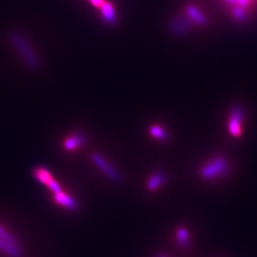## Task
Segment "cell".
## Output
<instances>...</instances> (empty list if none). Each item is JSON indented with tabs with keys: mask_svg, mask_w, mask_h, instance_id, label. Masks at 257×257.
<instances>
[{
	"mask_svg": "<svg viewBox=\"0 0 257 257\" xmlns=\"http://www.w3.org/2000/svg\"><path fill=\"white\" fill-rule=\"evenodd\" d=\"M0 239H3L5 241H8V242L13 243V244H18V240L12 236L6 229H4L1 225H0Z\"/></svg>",
	"mask_w": 257,
	"mask_h": 257,
	"instance_id": "4fadbf2b",
	"label": "cell"
},
{
	"mask_svg": "<svg viewBox=\"0 0 257 257\" xmlns=\"http://www.w3.org/2000/svg\"><path fill=\"white\" fill-rule=\"evenodd\" d=\"M243 112L240 109H236L232 111L229 119V131L233 136H239L242 131Z\"/></svg>",
	"mask_w": 257,
	"mask_h": 257,
	"instance_id": "277c9868",
	"label": "cell"
},
{
	"mask_svg": "<svg viewBox=\"0 0 257 257\" xmlns=\"http://www.w3.org/2000/svg\"><path fill=\"white\" fill-rule=\"evenodd\" d=\"M53 193H60V192H62V189L60 188V186H59V184L55 181V180H54V179H52L47 185H46Z\"/></svg>",
	"mask_w": 257,
	"mask_h": 257,
	"instance_id": "9a60e30c",
	"label": "cell"
},
{
	"mask_svg": "<svg viewBox=\"0 0 257 257\" xmlns=\"http://www.w3.org/2000/svg\"><path fill=\"white\" fill-rule=\"evenodd\" d=\"M10 40L13 46L19 52L25 62L29 65L31 68H37L38 60L37 55L31 49L30 45L26 41V39L18 33H13L10 36Z\"/></svg>",
	"mask_w": 257,
	"mask_h": 257,
	"instance_id": "6da1fadb",
	"label": "cell"
},
{
	"mask_svg": "<svg viewBox=\"0 0 257 257\" xmlns=\"http://www.w3.org/2000/svg\"><path fill=\"white\" fill-rule=\"evenodd\" d=\"M176 240L178 244L182 247H187L189 245V234L186 228H179L176 232Z\"/></svg>",
	"mask_w": 257,
	"mask_h": 257,
	"instance_id": "7c38bea8",
	"label": "cell"
},
{
	"mask_svg": "<svg viewBox=\"0 0 257 257\" xmlns=\"http://www.w3.org/2000/svg\"><path fill=\"white\" fill-rule=\"evenodd\" d=\"M228 170V162L224 157H215L206 163L200 170V175L205 179H214L225 174Z\"/></svg>",
	"mask_w": 257,
	"mask_h": 257,
	"instance_id": "7a4b0ae2",
	"label": "cell"
},
{
	"mask_svg": "<svg viewBox=\"0 0 257 257\" xmlns=\"http://www.w3.org/2000/svg\"><path fill=\"white\" fill-rule=\"evenodd\" d=\"M100 11H101L103 18L106 19V21L110 22V23L114 22L115 20V12H114L113 7L110 3L104 2L103 5L100 7Z\"/></svg>",
	"mask_w": 257,
	"mask_h": 257,
	"instance_id": "30bf717a",
	"label": "cell"
},
{
	"mask_svg": "<svg viewBox=\"0 0 257 257\" xmlns=\"http://www.w3.org/2000/svg\"><path fill=\"white\" fill-rule=\"evenodd\" d=\"M34 176L37 181L42 183L44 185H47L52 179V174L51 172L48 171L46 168L43 167H38L34 171Z\"/></svg>",
	"mask_w": 257,
	"mask_h": 257,
	"instance_id": "9c48e42d",
	"label": "cell"
},
{
	"mask_svg": "<svg viewBox=\"0 0 257 257\" xmlns=\"http://www.w3.org/2000/svg\"><path fill=\"white\" fill-rule=\"evenodd\" d=\"M150 135L156 139H159V140H168V134L167 132L165 131V129L163 128H161L160 126H157V125H152L150 128Z\"/></svg>",
	"mask_w": 257,
	"mask_h": 257,
	"instance_id": "8fae6325",
	"label": "cell"
},
{
	"mask_svg": "<svg viewBox=\"0 0 257 257\" xmlns=\"http://www.w3.org/2000/svg\"><path fill=\"white\" fill-rule=\"evenodd\" d=\"M90 1L92 2V5H94L95 7H98V8H100L103 5V3L105 2V0H90Z\"/></svg>",
	"mask_w": 257,
	"mask_h": 257,
	"instance_id": "2e32d148",
	"label": "cell"
},
{
	"mask_svg": "<svg viewBox=\"0 0 257 257\" xmlns=\"http://www.w3.org/2000/svg\"><path fill=\"white\" fill-rule=\"evenodd\" d=\"M0 252L10 257H21L22 252L18 244H13L3 239H0Z\"/></svg>",
	"mask_w": 257,
	"mask_h": 257,
	"instance_id": "8992f818",
	"label": "cell"
},
{
	"mask_svg": "<svg viewBox=\"0 0 257 257\" xmlns=\"http://www.w3.org/2000/svg\"><path fill=\"white\" fill-rule=\"evenodd\" d=\"M54 198H55V201L57 204L63 206L66 209L74 211V210H76L78 208V203L76 202V200L73 197L66 194L63 192L55 193Z\"/></svg>",
	"mask_w": 257,
	"mask_h": 257,
	"instance_id": "5b68a950",
	"label": "cell"
},
{
	"mask_svg": "<svg viewBox=\"0 0 257 257\" xmlns=\"http://www.w3.org/2000/svg\"><path fill=\"white\" fill-rule=\"evenodd\" d=\"M91 157L94 165L102 171L108 178L115 182H118L121 179L120 173L116 169H114V167L111 164H110L103 156H101L98 153H92Z\"/></svg>",
	"mask_w": 257,
	"mask_h": 257,
	"instance_id": "3957f363",
	"label": "cell"
},
{
	"mask_svg": "<svg viewBox=\"0 0 257 257\" xmlns=\"http://www.w3.org/2000/svg\"><path fill=\"white\" fill-rule=\"evenodd\" d=\"M165 182V174L160 171L154 172L150 177L147 183V188L150 192L157 190Z\"/></svg>",
	"mask_w": 257,
	"mask_h": 257,
	"instance_id": "ba28073f",
	"label": "cell"
},
{
	"mask_svg": "<svg viewBox=\"0 0 257 257\" xmlns=\"http://www.w3.org/2000/svg\"><path fill=\"white\" fill-rule=\"evenodd\" d=\"M188 13H189V15L193 18L195 21L199 22V23H202V22L204 21L201 14L194 7H190L188 9Z\"/></svg>",
	"mask_w": 257,
	"mask_h": 257,
	"instance_id": "5bb4252c",
	"label": "cell"
},
{
	"mask_svg": "<svg viewBox=\"0 0 257 257\" xmlns=\"http://www.w3.org/2000/svg\"><path fill=\"white\" fill-rule=\"evenodd\" d=\"M87 141L85 136L79 132L74 133L68 137L64 141V148L67 150H75L76 148L84 145Z\"/></svg>",
	"mask_w": 257,
	"mask_h": 257,
	"instance_id": "52a82bcc",
	"label": "cell"
},
{
	"mask_svg": "<svg viewBox=\"0 0 257 257\" xmlns=\"http://www.w3.org/2000/svg\"><path fill=\"white\" fill-rule=\"evenodd\" d=\"M167 257L166 256H164V255H158L157 257Z\"/></svg>",
	"mask_w": 257,
	"mask_h": 257,
	"instance_id": "e0dca14e",
	"label": "cell"
}]
</instances>
